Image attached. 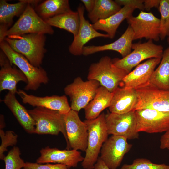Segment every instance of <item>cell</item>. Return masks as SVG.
<instances>
[{
    "label": "cell",
    "instance_id": "cell-1",
    "mask_svg": "<svg viewBox=\"0 0 169 169\" xmlns=\"http://www.w3.org/2000/svg\"><path fill=\"white\" fill-rule=\"evenodd\" d=\"M45 34L30 33L6 37L4 40L16 52L24 56L34 66H41L47 50Z\"/></svg>",
    "mask_w": 169,
    "mask_h": 169
},
{
    "label": "cell",
    "instance_id": "cell-2",
    "mask_svg": "<svg viewBox=\"0 0 169 169\" xmlns=\"http://www.w3.org/2000/svg\"><path fill=\"white\" fill-rule=\"evenodd\" d=\"M88 129V145L81 166L84 169H94L103 143L108 138L105 114L102 113L96 118L84 121Z\"/></svg>",
    "mask_w": 169,
    "mask_h": 169
},
{
    "label": "cell",
    "instance_id": "cell-3",
    "mask_svg": "<svg viewBox=\"0 0 169 169\" xmlns=\"http://www.w3.org/2000/svg\"><path fill=\"white\" fill-rule=\"evenodd\" d=\"M0 47L11 64L17 67L27 78L28 82L24 90H36L41 84L48 83L47 73L42 67L33 65L24 56L13 50L5 40L0 43Z\"/></svg>",
    "mask_w": 169,
    "mask_h": 169
},
{
    "label": "cell",
    "instance_id": "cell-4",
    "mask_svg": "<svg viewBox=\"0 0 169 169\" xmlns=\"http://www.w3.org/2000/svg\"><path fill=\"white\" fill-rule=\"evenodd\" d=\"M28 111L35 123V133L57 135L61 132L66 141V149L70 150L64 115L57 111L43 107H35Z\"/></svg>",
    "mask_w": 169,
    "mask_h": 169
},
{
    "label": "cell",
    "instance_id": "cell-5",
    "mask_svg": "<svg viewBox=\"0 0 169 169\" xmlns=\"http://www.w3.org/2000/svg\"><path fill=\"white\" fill-rule=\"evenodd\" d=\"M128 74L124 70L115 66L110 57L105 56L98 62L91 64L87 79L98 81L101 86L110 92H113Z\"/></svg>",
    "mask_w": 169,
    "mask_h": 169
},
{
    "label": "cell",
    "instance_id": "cell-6",
    "mask_svg": "<svg viewBox=\"0 0 169 169\" xmlns=\"http://www.w3.org/2000/svg\"><path fill=\"white\" fill-rule=\"evenodd\" d=\"M131 49L133 51L125 57L121 59L115 58L112 59L115 66L128 73L134 67L146 59H161L164 52L162 46L155 44L151 40H149L144 43L133 44Z\"/></svg>",
    "mask_w": 169,
    "mask_h": 169
},
{
    "label": "cell",
    "instance_id": "cell-7",
    "mask_svg": "<svg viewBox=\"0 0 169 169\" xmlns=\"http://www.w3.org/2000/svg\"><path fill=\"white\" fill-rule=\"evenodd\" d=\"M52 27L36 13L34 7L28 4L23 13L14 24L6 31V37L30 33L52 34Z\"/></svg>",
    "mask_w": 169,
    "mask_h": 169
},
{
    "label": "cell",
    "instance_id": "cell-8",
    "mask_svg": "<svg viewBox=\"0 0 169 169\" xmlns=\"http://www.w3.org/2000/svg\"><path fill=\"white\" fill-rule=\"evenodd\" d=\"M100 84L94 80L83 81L78 77L64 89L65 94L69 96L71 110L79 112L84 108L95 97Z\"/></svg>",
    "mask_w": 169,
    "mask_h": 169
},
{
    "label": "cell",
    "instance_id": "cell-9",
    "mask_svg": "<svg viewBox=\"0 0 169 169\" xmlns=\"http://www.w3.org/2000/svg\"><path fill=\"white\" fill-rule=\"evenodd\" d=\"M135 90L137 101L134 111L143 109L169 111V90L159 89L150 82Z\"/></svg>",
    "mask_w": 169,
    "mask_h": 169
},
{
    "label": "cell",
    "instance_id": "cell-10",
    "mask_svg": "<svg viewBox=\"0 0 169 169\" xmlns=\"http://www.w3.org/2000/svg\"><path fill=\"white\" fill-rule=\"evenodd\" d=\"M126 19L133 31V40L144 38L148 40L159 41L160 19L151 12L141 11L137 16L132 15Z\"/></svg>",
    "mask_w": 169,
    "mask_h": 169
},
{
    "label": "cell",
    "instance_id": "cell-11",
    "mask_svg": "<svg viewBox=\"0 0 169 169\" xmlns=\"http://www.w3.org/2000/svg\"><path fill=\"white\" fill-rule=\"evenodd\" d=\"M105 120L109 135L123 136L128 140L138 138L135 111L123 114L108 112L105 114Z\"/></svg>",
    "mask_w": 169,
    "mask_h": 169
},
{
    "label": "cell",
    "instance_id": "cell-12",
    "mask_svg": "<svg viewBox=\"0 0 169 169\" xmlns=\"http://www.w3.org/2000/svg\"><path fill=\"white\" fill-rule=\"evenodd\" d=\"M123 136L112 135L103 143L100 157L110 169H117L132 147Z\"/></svg>",
    "mask_w": 169,
    "mask_h": 169
},
{
    "label": "cell",
    "instance_id": "cell-13",
    "mask_svg": "<svg viewBox=\"0 0 169 169\" xmlns=\"http://www.w3.org/2000/svg\"><path fill=\"white\" fill-rule=\"evenodd\" d=\"M135 111L137 120L136 130L138 132L158 133L169 130V111L143 109Z\"/></svg>",
    "mask_w": 169,
    "mask_h": 169
},
{
    "label": "cell",
    "instance_id": "cell-14",
    "mask_svg": "<svg viewBox=\"0 0 169 169\" xmlns=\"http://www.w3.org/2000/svg\"><path fill=\"white\" fill-rule=\"evenodd\" d=\"M64 119L70 148L86 151L88 136L86 123L81 120L78 112L72 110L64 115Z\"/></svg>",
    "mask_w": 169,
    "mask_h": 169
},
{
    "label": "cell",
    "instance_id": "cell-15",
    "mask_svg": "<svg viewBox=\"0 0 169 169\" xmlns=\"http://www.w3.org/2000/svg\"><path fill=\"white\" fill-rule=\"evenodd\" d=\"M40 156L36 160L38 164L54 163L64 165L68 168L77 167L84 158L81 153L73 149L60 150L47 146L40 151Z\"/></svg>",
    "mask_w": 169,
    "mask_h": 169
},
{
    "label": "cell",
    "instance_id": "cell-16",
    "mask_svg": "<svg viewBox=\"0 0 169 169\" xmlns=\"http://www.w3.org/2000/svg\"><path fill=\"white\" fill-rule=\"evenodd\" d=\"M17 94L20 96L23 103L35 107H43L56 110L65 115L71 110L68 99L65 95L40 97L28 94L23 90L18 89Z\"/></svg>",
    "mask_w": 169,
    "mask_h": 169
},
{
    "label": "cell",
    "instance_id": "cell-17",
    "mask_svg": "<svg viewBox=\"0 0 169 169\" xmlns=\"http://www.w3.org/2000/svg\"><path fill=\"white\" fill-rule=\"evenodd\" d=\"M84 10V7L82 5L77 8L80 20L79 28L77 35L74 37L69 48V52L75 56L82 54L84 45L90 40L98 37L109 38L107 34H103L97 32L94 28L92 24L85 19Z\"/></svg>",
    "mask_w": 169,
    "mask_h": 169
},
{
    "label": "cell",
    "instance_id": "cell-18",
    "mask_svg": "<svg viewBox=\"0 0 169 169\" xmlns=\"http://www.w3.org/2000/svg\"><path fill=\"white\" fill-rule=\"evenodd\" d=\"M161 59L151 58L138 65L123 79L124 87L136 90L149 83L155 68L160 64Z\"/></svg>",
    "mask_w": 169,
    "mask_h": 169
},
{
    "label": "cell",
    "instance_id": "cell-19",
    "mask_svg": "<svg viewBox=\"0 0 169 169\" xmlns=\"http://www.w3.org/2000/svg\"><path fill=\"white\" fill-rule=\"evenodd\" d=\"M134 36L133 31L129 25L124 33L116 40L101 46H84L82 54L87 56L98 52L109 50L118 52L123 58L125 57L131 52Z\"/></svg>",
    "mask_w": 169,
    "mask_h": 169
},
{
    "label": "cell",
    "instance_id": "cell-20",
    "mask_svg": "<svg viewBox=\"0 0 169 169\" xmlns=\"http://www.w3.org/2000/svg\"><path fill=\"white\" fill-rule=\"evenodd\" d=\"M113 93L109 107L110 112L123 114L134 111L137 101V95L135 90L124 87H118Z\"/></svg>",
    "mask_w": 169,
    "mask_h": 169
},
{
    "label": "cell",
    "instance_id": "cell-21",
    "mask_svg": "<svg viewBox=\"0 0 169 169\" xmlns=\"http://www.w3.org/2000/svg\"><path fill=\"white\" fill-rule=\"evenodd\" d=\"M3 102L27 132L35 133V122L28 110L18 100L15 94L8 92L4 96Z\"/></svg>",
    "mask_w": 169,
    "mask_h": 169
},
{
    "label": "cell",
    "instance_id": "cell-22",
    "mask_svg": "<svg viewBox=\"0 0 169 169\" xmlns=\"http://www.w3.org/2000/svg\"><path fill=\"white\" fill-rule=\"evenodd\" d=\"M137 7L131 5L124 6L117 13L109 17L100 20L92 24L96 30H100L106 32L109 38L113 39L115 37L117 30L120 23L125 19L132 15V13Z\"/></svg>",
    "mask_w": 169,
    "mask_h": 169
},
{
    "label": "cell",
    "instance_id": "cell-23",
    "mask_svg": "<svg viewBox=\"0 0 169 169\" xmlns=\"http://www.w3.org/2000/svg\"><path fill=\"white\" fill-rule=\"evenodd\" d=\"M23 82L26 84L28 81L24 74L16 66H13L8 58L1 67L0 70V91L8 90V92L16 94L18 91L17 84Z\"/></svg>",
    "mask_w": 169,
    "mask_h": 169
},
{
    "label": "cell",
    "instance_id": "cell-24",
    "mask_svg": "<svg viewBox=\"0 0 169 169\" xmlns=\"http://www.w3.org/2000/svg\"><path fill=\"white\" fill-rule=\"evenodd\" d=\"M113 95V92H110L103 86H100L93 99L84 108L86 119L96 118L104 110L109 107Z\"/></svg>",
    "mask_w": 169,
    "mask_h": 169
},
{
    "label": "cell",
    "instance_id": "cell-25",
    "mask_svg": "<svg viewBox=\"0 0 169 169\" xmlns=\"http://www.w3.org/2000/svg\"><path fill=\"white\" fill-rule=\"evenodd\" d=\"M44 21L51 27H57L71 33L74 37L78 33L80 23V18L78 11L72 10Z\"/></svg>",
    "mask_w": 169,
    "mask_h": 169
},
{
    "label": "cell",
    "instance_id": "cell-26",
    "mask_svg": "<svg viewBox=\"0 0 169 169\" xmlns=\"http://www.w3.org/2000/svg\"><path fill=\"white\" fill-rule=\"evenodd\" d=\"M34 9L44 20L71 10L68 0H47L36 6Z\"/></svg>",
    "mask_w": 169,
    "mask_h": 169
},
{
    "label": "cell",
    "instance_id": "cell-27",
    "mask_svg": "<svg viewBox=\"0 0 169 169\" xmlns=\"http://www.w3.org/2000/svg\"><path fill=\"white\" fill-rule=\"evenodd\" d=\"M120 6L115 1L112 0H95L92 11L88 13L89 19L93 24L98 21L106 19L118 12Z\"/></svg>",
    "mask_w": 169,
    "mask_h": 169
},
{
    "label": "cell",
    "instance_id": "cell-28",
    "mask_svg": "<svg viewBox=\"0 0 169 169\" xmlns=\"http://www.w3.org/2000/svg\"><path fill=\"white\" fill-rule=\"evenodd\" d=\"M150 83L159 89L169 90V46L164 51L161 62L153 73Z\"/></svg>",
    "mask_w": 169,
    "mask_h": 169
},
{
    "label": "cell",
    "instance_id": "cell-29",
    "mask_svg": "<svg viewBox=\"0 0 169 169\" xmlns=\"http://www.w3.org/2000/svg\"><path fill=\"white\" fill-rule=\"evenodd\" d=\"M28 3L26 0H19L14 4L8 3L6 0L0 1V23L8 28L13 22L15 16H20Z\"/></svg>",
    "mask_w": 169,
    "mask_h": 169
},
{
    "label": "cell",
    "instance_id": "cell-30",
    "mask_svg": "<svg viewBox=\"0 0 169 169\" xmlns=\"http://www.w3.org/2000/svg\"><path fill=\"white\" fill-rule=\"evenodd\" d=\"M158 9L161 16L160 38L162 40L169 36V0H160Z\"/></svg>",
    "mask_w": 169,
    "mask_h": 169
},
{
    "label": "cell",
    "instance_id": "cell-31",
    "mask_svg": "<svg viewBox=\"0 0 169 169\" xmlns=\"http://www.w3.org/2000/svg\"><path fill=\"white\" fill-rule=\"evenodd\" d=\"M21 154L19 148L14 146L4 159L5 169H21L23 168L25 162L21 158Z\"/></svg>",
    "mask_w": 169,
    "mask_h": 169
},
{
    "label": "cell",
    "instance_id": "cell-32",
    "mask_svg": "<svg viewBox=\"0 0 169 169\" xmlns=\"http://www.w3.org/2000/svg\"><path fill=\"white\" fill-rule=\"evenodd\" d=\"M120 169H169V165L155 164L149 159L139 158L134 160L131 164L123 165Z\"/></svg>",
    "mask_w": 169,
    "mask_h": 169
},
{
    "label": "cell",
    "instance_id": "cell-33",
    "mask_svg": "<svg viewBox=\"0 0 169 169\" xmlns=\"http://www.w3.org/2000/svg\"><path fill=\"white\" fill-rule=\"evenodd\" d=\"M0 137L1 143L0 146V159L3 160L5 157L4 153L8 151V146L15 145L18 141V135L11 130L5 132L0 129Z\"/></svg>",
    "mask_w": 169,
    "mask_h": 169
},
{
    "label": "cell",
    "instance_id": "cell-34",
    "mask_svg": "<svg viewBox=\"0 0 169 169\" xmlns=\"http://www.w3.org/2000/svg\"><path fill=\"white\" fill-rule=\"evenodd\" d=\"M23 169H69L65 165L60 164H38L25 162Z\"/></svg>",
    "mask_w": 169,
    "mask_h": 169
},
{
    "label": "cell",
    "instance_id": "cell-35",
    "mask_svg": "<svg viewBox=\"0 0 169 169\" xmlns=\"http://www.w3.org/2000/svg\"><path fill=\"white\" fill-rule=\"evenodd\" d=\"M120 5L124 6L128 5H134L136 6L138 9L141 11H143L145 9L143 4L144 0H115Z\"/></svg>",
    "mask_w": 169,
    "mask_h": 169
},
{
    "label": "cell",
    "instance_id": "cell-36",
    "mask_svg": "<svg viewBox=\"0 0 169 169\" xmlns=\"http://www.w3.org/2000/svg\"><path fill=\"white\" fill-rule=\"evenodd\" d=\"M160 149L169 150V130L165 132L160 139Z\"/></svg>",
    "mask_w": 169,
    "mask_h": 169
},
{
    "label": "cell",
    "instance_id": "cell-37",
    "mask_svg": "<svg viewBox=\"0 0 169 169\" xmlns=\"http://www.w3.org/2000/svg\"><path fill=\"white\" fill-rule=\"evenodd\" d=\"M160 0H144L143 4L144 9L149 10L153 7H159Z\"/></svg>",
    "mask_w": 169,
    "mask_h": 169
},
{
    "label": "cell",
    "instance_id": "cell-38",
    "mask_svg": "<svg viewBox=\"0 0 169 169\" xmlns=\"http://www.w3.org/2000/svg\"><path fill=\"white\" fill-rule=\"evenodd\" d=\"M81 1L84 3L88 13L92 11L95 6V0H82Z\"/></svg>",
    "mask_w": 169,
    "mask_h": 169
},
{
    "label": "cell",
    "instance_id": "cell-39",
    "mask_svg": "<svg viewBox=\"0 0 169 169\" xmlns=\"http://www.w3.org/2000/svg\"><path fill=\"white\" fill-rule=\"evenodd\" d=\"M94 169H110L99 157L95 164Z\"/></svg>",
    "mask_w": 169,
    "mask_h": 169
},
{
    "label": "cell",
    "instance_id": "cell-40",
    "mask_svg": "<svg viewBox=\"0 0 169 169\" xmlns=\"http://www.w3.org/2000/svg\"><path fill=\"white\" fill-rule=\"evenodd\" d=\"M0 129H2L4 128L5 126V123L4 122V117L3 115L2 114L0 115Z\"/></svg>",
    "mask_w": 169,
    "mask_h": 169
},
{
    "label": "cell",
    "instance_id": "cell-41",
    "mask_svg": "<svg viewBox=\"0 0 169 169\" xmlns=\"http://www.w3.org/2000/svg\"><path fill=\"white\" fill-rule=\"evenodd\" d=\"M167 37H168L167 38V42L169 46V36H168Z\"/></svg>",
    "mask_w": 169,
    "mask_h": 169
}]
</instances>
